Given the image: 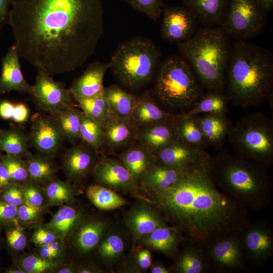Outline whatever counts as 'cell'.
Wrapping results in <instances>:
<instances>
[{
    "label": "cell",
    "mask_w": 273,
    "mask_h": 273,
    "mask_svg": "<svg viewBox=\"0 0 273 273\" xmlns=\"http://www.w3.org/2000/svg\"><path fill=\"white\" fill-rule=\"evenodd\" d=\"M172 271L176 273H207L208 262L203 248L189 243L179 250L174 259Z\"/></svg>",
    "instance_id": "1f68e13d"
},
{
    "label": "cell",
    "mask_w": 273,
    "mask_h": 273,
    "mask_svg": "<svg viewBox=\"0 0 273 273\" xmlns=\"http://www.w3.org/2000/svg\"><path fill=\"white\" fill-rule=\"evenodd\" d=\"M110 222L104 217L88 214L71 236L68 244L80 257L94 253Z\"/></svg>",
    "instance_id": "d6986e66"
},
{
    "label": "cell",
    "mask_w": 273,
    "mask_h": 273,
    "mask_svg": "<svg viewBox=\"0 0 273 273\" xmlns=\"http://www.w3.org/2000/svg\"><path fill=\"white\" fill-rule=\"evenodd\" d=\"M4 272L6 273H25V272L19 266L16 264L13 263V264L6 269Z\"/></svg>",
    "instance_id": "e7e4bbea"
},
{
    "label": "cell",
    "mask_w": 273,
    "mask_h": 273,
    "mask_svg": "<svg viewBox=\"0 0 273 273\" xmlns=\"http://www.w3.org/2000/svg\"><path fill=\"white\" fill-rule=\"evenodd\" d=\"M92 175L96 184L117 193L129 194L137 200L150 204L149 200L141 193L128 170L118 158L102 155L99 158Z\"/></svg>",
    "instance_id": "4fadbf2b"
},
{
    "label": "cell",
    "mask_w": 273,
    "mask_h": 273,
    "mask_svg": "<svg viewBox=\"0 0 273 273\" xmlns=\"http://www.w3.org/2000/svg\"><path fill=\"white\" fill-rule=\"evenodd\" d=\"M15 104L4 100L0 101V118L6 120L12 119Z\"/></svg>",
    "instance_id": "9f6ffc18"
},
{
    "label": "cell",
    "mask_w": 273,
    "mask_h": 273,
    "mask_svg": "<svg viewBox=\"0 0 273 273\" xmlns=\"http://www.w3.org/2000/svg\"><path fill=\"white\" fill-rule=\"evenodd\" d=\"M12 183L9 172L0 158V191Z\"/></svg>",
    "instance_id": "91938a15"
},
{
    "label": "cell",
    "mask_w": 273,
    "mask_h": 273,
    "mask_svg": "<svg viewBox=\"0 0 273 273\" xmlns=\"http://www.w3.org/2000/svg\"><path fill=\"white\" fill-rule=\"evenodd\" d=\"M227 138L239 158L268 168L273 164V119L257 112L232 124Z\"/></svg>",
    "instance_id": "ba28073f"
},
{
    "label": "cell",
    "mask_w": 273,
    "mask_h": 273,
    "mask_svg": "<svg viewBox=\"0 0 273 273\" xmlns=\"http://www.w3.org/2000/svg\"><path fill=\"white\" fill-rule=\"evenodd\" d=\"M104 95L114 115L121 118H130L138 97L116 84L105 87Z\"/></svg>",
    "instance_id": "d590c367"
},
{
    "label": "cell",
    "mask_w": 273,
    "mask_h": 273,
    "mask_svg": "<svg viewBox=\"0 0 273 273\" xmlns=\"http://www.w3.org/2000/svg\"><path fill=\"white\" fill-rule=\"evenodd\" d=\"M224 93L233 105L258 106L273 97V56L247 40L235 41L226 72Z\"/></svg>",
    "instance_id": "3957f363"
},
{
    "label": "cell",
    "mask_w": 273,
    "mask_h": 273,
    "mask_svg": "<svg viewBox=\"0 0 273 273\" xmlns=\"http://www.w3.org/2000/svg\"><path fill=\"white\" fill-rule=\"evenodd\" d=\"M32 229L33 231L29 241L35 247L49 244L59 239L52 232L42 224L35 225Z\"/></svg>",
    "instance_id": "f5cc1de1"
},
{
    "label": "cell",
    "mask_w": 273,
    "mask_h": 273,
    "mask_svg": "<svg viewBox=\"0 0 273 273\" xmlns=\"http://www.w3.org/2000/svg\"><path fill=\"white\" fill-rule=\"evenodd\" d=\"M83 114L103 126L106 120L112 114L104 92L89 98L74 99Z\"/></svg>",
    "instance_id": "b9f144b4"
},
{
    "label": "cell",
    "mask_w": 273,
    "mask_h": 273,
    "mask_svg": "<svg viewBox=\"0 0 273 273\" xmlns=\"http://www.w3.org/2000/svg\"><path fill=\"white\" fill-rule=\"evenodd\" d=\"M261 6L267 13L270 12L273 7V0H258Z\"/></svg>",
    "instance_id": "be15d7a7"
},
{
    "label": "cell",
    "mask_w": 273,
    "mask_h": 273,
    "mask_svg": "<svg viewBox=\"0 0 273 273\" xmlns=\"http://www.w3.org/2000/svg\"><path fill=\"white\" fill-rule=\"evenodd\" d=\"M14 224H19L18 207L7 203L0 199V225L5 229Z\"/></svg>",
    "instance_id": "816d5d0a"
},
{
    "label": "cell",
    "mask_w": 273,
    "mask_h": 273,
    "mask_svg": "<svg viewBox=\"0 0 273 273\" xmlns=\"http://www.w3.org/2000/svg\"><path fill=\"white\" fill-rule=\"evenodd\" d=\"M266 14L258 0H230L219 27L229 38L247 40L262 30Z\"/></svg>",
    "instance_id": "9c48e42d"
},
{
    "label": "cell",
    "mask_w": 273,
    "mask_h": 273,
    "mask_svg": "<svg viewBox=\"0 0 273 273\" xmlns=\"http://www.w3.org/2000/svg\"><path fill=\"white\" fill-rule=\"evenodd\" d=\"M161 54L151 40L135 37L122 43L113 53L110 68L116 79L131 89L152 81L160 64Z\"/></svg>",
    "instance_id": "52a82bcc"
},
{
    "label": "cell",
    "mask_w": 273,
    "mask_h": 273,
    "mask_svg": "<svg viewBox=\"0 0 273 273\" xmlns=\"http://www.w3.org/2000/svg\"><path fill=\"white\" fill-rule=\"evenodd\" d=\"M183 6L191 11L198 22L204 26L220 25L230 0H181Z\"/></svg>",
    "instance_id": "f546056e"
},
{
    "label": "cell",
    "mask_w": 273,
    "mask_h": 273,
    "mask_svg": "<svg viewBox=\"0 0 273 273\" xmlns=\"http://www.w3.org/2000/svg\"><path fill=\"white\" fill-rule=\"evenodd\" d=\"M149 268L151 273H169L171 271L160 262L152 263Z\"/></svg>",
    "instance_id": "6125c7cd"
},
{
    "label": "cell",
    "mask_w": 273,
    "mask_h": 273,
    "mask_svg": "<svg viewBox=\"0 0 273 273\" xmlns=\"http://www.w3.org/2000/svg\"><path fill=\"white\" fill-rule=\"evenodd\" d=\"M179 52L206 90L224 91L232 44L219 27L205 26L178 43Z\"/></svg>",
    "instance_id": "5b68a950"
},
{
    "label": "cell",
    "mask_w": 273,
    "mask_h": 273,
    "mask_svg": "<svg viewBox=\"0 0 273 273\" xmlns=\"http://www.w3.org/2000/svg\"><path fill=\"white\" fill-rule=\"evenodd\" d=\"M202 247L206 257L209 272L235 273L250 271L240 233L222 237Z\"/></svg>",
    "instance_id": "30bf717a"
},
{
    "label": "cell",
    "mask_w": 273,
    "mask_h": 273,
    "mask_svg": "<svg viewBox=\"0 0 273 273\" xmlns=\"http://www.w3.org/2000/svg\"><path fill=\"white\" fill-rule=\"evenodd\" d=\"M25 229L19 224L5 229V244L12 256L24 252L27 246L28 239Z\"/></svg>",
    "instance_id": "bcb514c9"
},
{
    "label": "cell",
    "mask_w": 273,
    "mask_h": 273,
    "mask_svg": "<svg viewBox=\"0 0 273 273\" xmlns=\"http://www.w3.org/2000/svg\"><path fill=\"white\" fill-rule=\"evenodd\" d=\"M29 109L23 103L15 104L12 120L16 123L22 124L26 122L29 117Z\"/></svg>",
    "instance_id": "11a10c76"
},
{
    "label": "cell",
    "mask_w": 273,
    "mask_h": 273,
    "mask_svg": "<svg viewBox=\"0 0 273 273\" xmlns=\"http://www.w3.org/2000/svg\"><path fill=\"white\" fill-rule=\"evenodd\" d=\"M76 273H100L103 269L97 263L83 262L76 263Z\"/></svg>",
    "instance_id": "6f0895ef"
},
{
    "label": "cell",
    "mask_w": 273,
    "mask_h": 273,
    "mask_svg": "<svg viewBox=\"0 0 273 273\" xmlns=\"http://www.w3.org/2000/svg\"><path fill=\"white\" fill-rule=\"evenodd\" d=\"M79 139L82 143L98 152L103 146V126L83 113L79 130Z\"/></svg>",
    "instance_id": "7bdbcfd3"
},
{
    "label": "cell",
    "mask_w": 273,
    "mask_h": 273,
    "mask_svg": "<svg viewBox=\"0 0 273 273\" xmlns=\"http://www.w3.org/2000/svg\"><path fill=\"white\" fill-rule=\"evenodd\" d=\"M29 134L22 126L11 125L8 129H0V152L22 158L30 152Z\"/></svg>",
    "instance_id": "836d02e7"
},
{
    "label": "cell",
    "mask_w": 273,
    "mask_h": 273,
    "mask_svg": "<svg viewBox=\"0 0 273 273\" xmlns=\"http://www.w3.org/2000/svg\"><path fill=\"white\" fill-rule=\"evenodd\" d=\"M8 16L20 56L51 76L83 65L104 30L102 0H12Z\"/></svg>",
    "instance_id": "6da1fadb"
},
{
    "label": "cell",
    "mask_w": 273,
    "mask_h": 273,
    "mask_svg": "<svg viewBox=\"0 0 273 273\" xmlns=\"http://www.w3.org/2000/svg\"><path fill=\"white\" fill-rule=\"evenodd\" d=\"M31 120L30 143L37 153L55 157L64 139L54 117L38 112L32 116Z\"/></svg>",
    "instance_id": "5bb4252c"
},
{
    "label": "cell",
    "mask_w": 273,
    "mask_h": 273,
    "mask_svg": "<svg viewBox=\"0 0 273 273\" xmlns=\"http://www.w3.org/2000/svg\"><path fill=\"white\" fill-rule=\"evenodd\" d=\"M111 64L97 61L90 63L68 89L74 99L95 96L104 93L103 80Z\"/></svg>",
    "instance_id": "d4e9b609"
},
{
    "label": "cell",
    "mask_w": 273,
    "mask_h": 273,
    "mask_svg": "<svg viewBox=\"0 0 273 273\" xmlns=\"http://www.w3.org/2000/svg\"><path fill=\"white\" fill-rule=\"evenodd\" d=\"M23 189L24 202L37 207L46 213L50 207L43 186L31 179L21 185Z\"/></svg>",
    "instance_id": "ee69618b"
},
{
    "label": "cell",
    "mask_w": 273,
    "mask_h": 273,
    "mask_svg": "<svg viewBox=\"0 0 273 273\" xmlns=\"http://www.w3.org/2000/svg\"><path fill=\"white\" fill-rule=\"evenodd\" d=\"M196 116L208 147L217 150L222 148L233 124L226 114H200Z\"/></svg>",
    "instance_id": "f1b7e54d"
},
{
    "label": "cell",
    "mask_w": 273,
    "mask_h": 273,
    "mask_svg": "<svg viewBox=\"0 0 273 273\" xmlns=\"http://www.w3.org/2000/svg\"><path fill=\"white\" fill-rule=\"evenodd\" d=\"M160 33L167 41L180 43L190 39L196 31L198 21L184 6H167L163 8Z\"/></svg>",
    "instance_id": "2e32d148"
},
{
    "label": "cell",
    "mask_w": 273,
    "mask_h": 273,
    "mask_svg": "<svg viewBox=\"0 0 273 273\" xmlns=\"http://www.w3.org/2000/svg\"><path fill=\"white\" fill-rule=\"evenodd\" d=\"M20 57L14 43L2 59L0 95L12 91L29 94L31 85L25 80L21 72Z\"/></svg>",
    "instance_id": "603a6c76"
},
{
    "label": "cell",
    "mask_w": 273,
    "mask_h": 273,
    "mask_svg": "<svg viewBox=\"0 0 273 273\" xmlns=\"http://www.w3.org/2000/svg\"><path fill=\"white\" fill-rule=\"evenodd\" d=\"M209 155L206 152L187 166L170 187L142 194L166 222L181 231L186 241L201 247L240 233L251 222L248 208L217 187L209 167Z\"/></svg>",
    "instance_id": "7a4b0ae2"
},
{
    "label": "cell",
    "mask_w": 273,
    "mask_h": 273,
    "mask_svg": "<svg viewBox=\"0 0 273 273\" xmlns=\"http://www.w3.org/2000/svg\"><path fill=\"white\" fill-rule=\"evenodd\" d=\"M137 200L123 214L124 224L131 236V249L135 247L136 243L142 237L167 224L162 216L149 203Z\"/></svg>",
    "instance_id": "ac0fdd59"
},
{
    "label": "cell",
    "mask_w": 273,
    "mask_h": 273,
    "mask_svg": "<svg viewBox=\"0 0 273 273\" xmlns=\"http://www.w3.org/2000/svg\"><path fill=\"white\" fill-rule=\"evenodd\" d=\"M229 102L224 92L207 90L189 111L183 114L187 116L200 114H226Z\"/></svg>",
    "instance_id": "8d00e7d4"
},
{
    "label": "cell",
    "mask_w": 273,
    "mask_h": 273,
    "mask_svg": "<svg viewBox=\"0 0 273 273\" xmlns=\"http://www.w3.org/2000/svg\"><path fill=\"white\" fill-rule=\"evenodd\" d=\"M118 224L110 223L94 252L97 264L110 269L119 263L128 247L130 234Z\"/></svg>",
    "instance_id": "9a60e30c"
},
{
    "label": "cell",
    "mask_w": 273,
    "mask_h": 273,
    "mask_svg": "<svg viewBox=\"0 0 273 273\" xmlns=\"http://www.w3.org/2000/svg\"><path fill=\"white\" fill-rule=\"evenodd\" d=\"M13 263L19 266L25 273H56L65 261L45 259L33 253H21L12 256Z\"/></svg>",
    "instance_id": "60d3db41"
},
{
    "label": "cell",
    "mask_w": 273,
    "mask_h": 273,
    "mask_svg": "<svg viewBox=\"0 0 273 273\" xmlns=\"http://www.w3.org/2000/svg\"><path fill=\"white\" fill-rule=\"evenodd\" d=\"M103 126V146L108 149L123 150L136 142L139 128L130 118H121L112 114Z\"/></svg>",
    "instance_id": "7402d4cb"
},
{
    "label": "cell",
    "mask_w": 273,
    "mask_h": 273,
    "mask_svg": "<svg viewBox=\"0 0 273 273\" xmlns=\"http://www.w3.org/2000/svg\"><path fill=\"white\" fill-rule=\"evenodd\" d=\"M118 159L138 187L145 176L157 163L154 153L137 142L122 150L118 154Z\"/></svg>",
    "instance_id": "cb8c5ba5"
},
{
    "label": "cell",
    "mask_w": 273,
    "mask_h": 273,
    "mask_svg": "<svg viewBox=\"0 0 273 273\" xmlns=\"http://www.w3.org/2000/svg\"><path fill=\"white\" fill-rule=\"evenodd\" d=\"M203 89L183 58L171 56L160 63L155 76L154 94L165 111L174 114L187 112L204 94Z\"/></svg>",
    "instance_id": "8992f818"
},
{
    "label": "cell",
    "mask_w": 273,
    "mask_h": 273,
    "mask_svg": "<svg viewBox=\"0 0 273 273\" xmlns=\"http://www.w3.org/2000/svg\"><path fill=\"white\" fill-rule=\"evenodd\" d=\"M67 246L60 240L44 245L36 246L34 252L45 259L64 261Z\"/></svg>",
    "instance_id": "681fc988"
},
{
    "label": "cell",
    "mask_w": 273,
    "mask_h": 273,
    "mask_svg": "<svg viewBox=\"0 0 273 273\" xmlns=\"http://www.w3.org/2000/svg\"><path fill=\"white\" fill-rule=\"evenodd\" d=\"M205 152L177 139L154 154L157 163L172 168H184L199 160Z\"/></svg>",
    "instance_id": "4316f807"
},
{
    "label": "cell",
    "mask_w": 273,
    "mask_h": 273,
    "mask_svg": "<svg viewBox=\"0 0 273 273\" xmlns=\"http://www.w3.org/2000/svg\"><path fill=\"white\" fill-rule=\"evenodd\" d=\"M12 0H0V30L8 23L9 6Z\"/></svg>",
    "instance_id": "680465c9"
},
{
    "label": "cell",
    "mask_w": 273,
    "mask_h": 273,
    "mask_svg": "<svg viewBox=\"0 0 273 273\" xmlns=\"http://www.w3.org/2000/svg\"><path fill=\"white\" fill-rule=\"evenodd\" d=\"M83 112L74 106L52 115L64 139L73 144L79 139V130Z\"/></svg>",
    "instance_id": "ab89813d"
},
{
    "label": "cell",
    "mask_w": 273,
    "mask_h": 273,
    "mask_svg": "<svg viewBox=\"0 0 273 273\" xmlns=\"http://www.w3.org/2000/svg\"><path fill=\"white\" fill-rule=\"evenodd\" d=\"M185 240L183 233L178 228L166 224L142 237L136 245L174 259L179 251L180 244Z\"/></svg>",
    "instance_id": "44dd1931"
},
{
    "label": "cell",
    "mask_w": 273,
    "mask_h": 273,
    "mask_svg": "<svg viewBox=\"0 0 273 273\" xmlns=\"http://www.w3.org/2000/svg\"><path fill=\"white\" fill-rule=\"evenodd\" d=\"M24 159L30 178L37 183L44 186L57 178L59 167L55 157L30 153Z\"/></svg>",
    "instance_id": "d6a6232c"
},
{
    "label": "cell",
    "mask_w": 273,
    "mask_h": 273,
    "mask_svg": "<svg viewBox=\"0 0 273 273\" xmlns=\"http://www.w3.org/2000/svg\"><path fill=\"white\" fill-rule=\"evenodd\" d=\"M209 157L217 187L247 208L259 211L270 203L273 185L267 168L241 159L222 148Z\"/></svg>",
    "instance_id": "277c9868"
},
{
    "label": "cell",
    "mask_w": 273,
    "mask_h": 273,
    "mask_svg": "<svg viewBox=\"0 0 273 273\" xmlns=\"http://www.w3.org/2000/svg\"><path fill=\"white\" fill-rule=\"evenodd\" d=\"M88 214L87 211L75 200L59 206L51 220L42 224L67 246L74 230Z\"/></svg>",
    "instance_id": "ffe728a7"
},
{
    "label": "cell",
    "mask_w": 273,
    "mask_h": 273,
    "mask_svg": "<svg viewBox=\"0 0 273 273\" xmlns=\"http://www.w3.org/2000/svg\"><path fill=\"white\" fill-rule=\"evenodd\" d=\"M176 117L170 120L139 128L136 142L154 153L168 146L177 139L175 129Z\"/></svg>",
    "instance_id": "484cf974"
},
{
    "label": "cell",
    "mask_w": 273,
    "mask_h": 273,
    "mask_svg": "<svg viewBox=\"0 0 273 273\" xmlns=\"http://www.w3.org/2000/svg\"><path fill=\"white\" fill-rule=\"evenodd\" d=\"M175 129L178 140L200 150L205 151L208 147L196 115L178 114L175 119Z\"/></svg>",
    "instance_id": "e575fe53"
},
{
    "label": "cell",
    "mask_w": 273,
    "mask_h": 273,
    "mask_svg": "<svg viewBox=\"0 0 273 273\" xmlns=\"http://www.w3.org/2000/svg\"><path fill=\"white\" fill-rule=\"evenodd\" d=\"M247 263L255 269L262 268L273 256V228L263 219L250 222L240 233Z\"/></svg>",
    "instance_id": "8fae6325"
},
{
    "label": "cell",
    "mask_w": 273,
    "mask_h": 273,
    "mask_svg": "<svg viewBox=\"0 0 273 273\" xmlns=\"http://www.w3.org/2000/svg\"><path fill=\"white\" fill-rule=\"evenodd\" d=\"M37 71L29 95L39 110L52 115L74 106L73 98L64 82L54 80L43 71Z\"/></svg>",
    "instance_id": "7c38bea8"
},
{
    "label": "cell",
    "mask_w": 273,
    "mask_h": 273,
    "mask_svg": "<svg viewBox=\"0 0 273 273\" xmlns=\"http://www.w3.org/2000/svg\"><path fill=\"white\" fill-rule=\"evenodd\" d=\"M185 168H172L157 162L143 179L139 190L142 194L165 190L180 178Z\"/></svg>",
    "instance_id": "4dcf8cb0"
},
{
    "label": "cell",
    "mask_w": 273,
    "mask_h": 273,
    "mask_svg": "<svg viewBox=\"0 0 273 273\" xmlns=\"http://www.w3.org/2000/svg\"><path fill=\"white\" fill-rule=\"evenodd\" d=\"M56 273H76V263L64 262L58 267Z\"/></svg>",
    "instance_id": "94428289"
},
{
    "label": "cell",
    "mask_w": 273,
    "mask_h": 273,
    "mask_svg": "<svg viewBox=\"0 0 273 273\" xmlns=\"http://www.w3.org/2000/svg\"><path fill=\"white\" fill-rule=\"evenodd\" d=\"M150 250L145 247L138 250L134 248L135 260L141 272L149 268L152 263V254Z\"/></svg>",
    "instance_id": "db71d44e"
},
{
    "label": "cell",
    "mask_w": 273,
    "mask_h": 273,
    "mask_svg": "<svg viewBox=\"0 0 273 273\" xmlns=\"http://www.w3.org/2000/svg\"><path fill=\"white\" fill-rule=\"evenodd\" d=\"M4 229L0 225V272L2 271V264L1 262V252L2 251V248H3V244L4 242V240L2 237V232Z\"/></svg>",
    "instance_id": "03108f58"
},
{
    "label": "cell",
    "mask_w": 273,
    "mask_h": 273,
    "mask_svg": "<svg viewBox=\"0 0 273 273\" xmlns=\"http://www.w3.org/2000/svg\"><path fill=\"white\" fill-rule=\"evenodd\" d=\"M43 187L50 207L59 206L76 200L77 186L67 179L57 177Z\"/></svg>",
    "instance_id": "f35d334b"
},
{
    "label": "cell",
    "mask_w": 273,
    "mask_h": 273,
    "mask_svg": "<svg viewBox=\"0 0 273 273\" xmlns=\"http://www.w3.org/2000/svg\"><path fill=\"white\" fill-rule=\"evenodd\" d=\"M134 10L146 15L151 20L156 21L162 15L164 2L163 0H124Z\"/></svg>",
    "instance_id": "c3c4849f"
},
{
    "label": "cell",
    "mask_w": 273,
    "mask_h": 273,
    "mask_svg": "<svg viewBox=\"0 0 273 273\" xmlns=\"http://www.w3.org/2000/svg\"><path fill=\"white\" fill-rule=\"evenodd\" d=\"M0 158L9 172L12 183L22 185L30 179L24 158L2 152Z\"/></svg>",
    "instance_id": "f6af8a7d"
},
{
    "label": "cell",
    "mask_w": 273,
    "mask_h": 273,
    "mask_svg": "<svg viewBox=\"0 0 273 273\" xmlns=\"http://www.w3.org/2000/svg\"><path fill=\"white\" fill-rule=\"evenodd\" d=\"M178 114L169 113L163 108L146 92L138 97L130 119L138 128L166 121L175 118Z\"/></svg>",
    "instance_id": "83f0119b"
},
{
    "label": "cell",
    "mask_w": 273,
    "mask_h": 273,
    "mask_svg": "<svg viewBox=\"0 0 273 273\" xmlns=\"http://www.w3.org/2000/svg\"><path fill=\"white\" fill-rule=\"evenodd\" d=\"M46 213L42 210L25 202L18 207V220L20 225L25 228L43 223V215Z\"/></svg>",
    "instance_id": "7dc6e473"
},
{
    "label": "cell",
    "mask_w": 273,
    "mask_h": 273,
    "mask_svg": "<svg viewBox=\"0 0 273 273\" xmlns=\"http://www.w3.org/2000/svg\"><path fill=\"white\" fill-rule=\"evenodd\" d=\"M0 199L10 204L19 206L24 203V196L21 185L12 183L0 191Z\"/></svg>",
    "instance_id": "f907efd6"
},
{
    "label": "cell",
    "mask_w": 273,
    "mask_h": 273,
    "mask_svg": "<svg viewBox=\"0 0 273 273\" xmlns=\"http://www.w3.org/2000/svg\"><path fill=\"white\" fill-rule=\"evenodd\" d=\"M97 152L82 143L66 149L61 159V168L67 179L78 187L92 172L99 157Z\"/></svg>",
    "instance_id": "e0dca14e"
},
{
    "label": "cell",
    "mask_w": 273,
    "mask_h": 273,
    "mask_svg": "<svg viewBox=\"0 0 273 273\" xmlns=\"http://www.w3.org/2000/svg\"><path fill=\"white\" fill-rule=\"evenodd\" d=\"M85 192L87 199L101 210L116 209L126 203V200L117 192L96 183L88 186Z\"/></svg>",
    "instance_id": "74e56055"
}]
</instances>
